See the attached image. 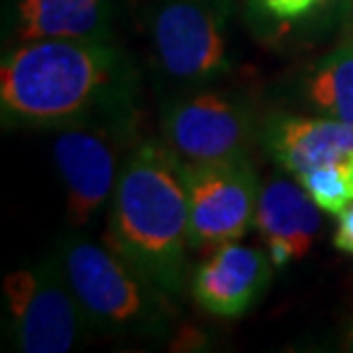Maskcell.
<instances>
[{"instance_id": "6da1fadb", "label": "cell", "mask_w": 353, "mask_h": 353, "mask_svg": "<svg viewBox=\"0 0 353 353\" xmlns=\"http://www.w3.org/2000/svg\"><path fill=\"white\" fill-rule=\"evenodd\" d=\"M138 88L112 39H34L10 46L0 65L7 126L65 129L92 119L126 122Z\"/></svg>"}, {"instance_id": "7a4b0ae2", "label": "cell", "mask_w": 353, "mask_h": 353, "mask_svg": "<svg viewBox=\"0 0 353 353\" xmlns=\"http://www.w3.org/2000/svg\"><path fill=\"white\" fill-rule=\"evenodd\" d=\"M103 241L165 296L183 289L190 211L181 161L165 143H133L110 200Z\"/></svg>"}, {"instance_id": "3957f363", "label": "cell", "mask_w": 353, "mask_h": 353, "mask_svg": "<svg viewBox=\"0 0 353 353\" xmlns=\"http://www.w3.org/2000/svg\"><path fill=\"white\" fill-rule=\"evenodd\" d=\"M58 255L88 328L117 335L161 326L165 294L105 243L67 239Z\"/></svg>"}, {"instance_id": "277c9868", "label": "cell", "mask_w": 353, "mask_h": 353, "mask_svg": "<svg viewBox=\"0 0 353 353\" xmlns=\"http://www.w3.org/2000/svg\"><path fill=\"white\" fill-rule=\"evenodd\" d=\"M230 10L232 0H154L147 30L161 74L179 85H204L228 74Z\"/></svg>"}, {"instance_id": "5b68a950", "label": "cell", "mask_w": 353, "mask_h": 353, "mask_svg": "<svg viewBox=\"0 0 353 353\" xmlns=\"http://www.w3.org/2000/svg\"><path fill=\"white\" fill-rule=\"evenodd\" d=\"M5 303L14 347L23 353H67L88 326L62 268L60 255L5 275Z\"/></svg>"}, {"instance_id": "8992f818", "label": "cell", "mask_w": 353, "mask_h": 353, "mask_svg": "<svg viewBox=\"0 0 353 353\" xmlns=\"http://www.w3.org/2000/svg\"><path fill=\"white\" fill-rule=\"evenodd\" d=\"M161 136L186 165L228 163L248 157L255 122L243 101L223 92L200 90L165 103Z\"/></svg>"}, {"instance_id": "52a82bcc", "label": "cell", "mask_w": 353, "mask_h": 353, "mask_svg": "<svg viewBox=\"0 0 353 353\" xmlns=\"http://www.w3.org/2000/svg\"><path fill=\"white\" fill-rule=\"evenodd\" d=\"M190 211V245L216 250L239 241L252 223L259 200L257 172L245 159L228 163H181Z\"/></svg>"}, {"instance_id": "ba28073f", "label": "cell", "mask_w": 353, "mask_h": 353, "mask_svg": "<svg viewBox=\"0 0 353 353\" xmlns=\"http://www.w3.org/2000/svg\"><path fill=\"white\" fill-rule=\"evenodd\" d=\"M126 122L103 126L72 124L53 140V163L65 186V209L72 228H85L112 200L122 170Z\"/></svg>"}, {"instance_id": "9c48e42d", "label": "cell", "mask_w": 353, "mask_h": 353, "mask_svg": "<svg viewBox=\"0 0 353 353\" xmlns=\"http://www.w3.org/2000/svg\"><path fill=\"white\" fill-rule=\"evenodd\" d=\"M273 264L262 250L225 243L211 250L195 268L190 292L204 312L236 319L266 294L273 278Z\"/></svg>"}, {"instance_id": "30bf717a", "label": "cell", "mask_w": 353, "mask_h": 353, "mask_svg": "<svg viewBox=\"0 0 353 353\" xmlns=\"http://www.w3.org/2000/svg\"><path fill=\"white\" fill-rule=\"evenodd\" d=\"M115 0H10L5 34L10 44L34 39H112Z\"/></svg>"}, {"instance_id": "8fae6325", "label": "cell", "mask_w": 353, "mask_h": 353, "mask_svg": "<svg viewBox=\"0 0 353 353\" xmlns=\"http://www.w3.org/2000/svg\"><path fill=\"white\" fill-rule=\"evenodd\" d=\"M319 211L301 181L278 176L259 190L255 225L275 268L307 255L321 228Z\"/></svg>"}, {"instance_id": "7c38bea8", "label": "cell", "mask_w": 353, "mask_h": 353, "mask_svg": "<svg viewBox=\"0 0 353 353\" xmlns=\"http://www.w3.org/2000/svg\"><path fill=\"white\" fill-rule=\"evenodd\" d=\"M266 150L278 165L299 176L353 157V124L335 117H278L266 131Z\"/></svg>"}, {"instance_id": "4fadbf2b", "label": "cell", "mask_w": 353, "mask_h": 353, "mask_svg": "<svg viewBox=\"0 0 353 353\" xmlns=\"http://www.w3.org/2000/svg\"><path fill=\"white\" fill-rule=\"evenodd\" d=\"M305 97L321 115L353 124V39L316 62L307 76Z\"/></svg>"}, {"instance_id": "5bb4252c", "label": "cell", "mask_w": 353, "mask_h": 353, "mask_svg": "<svg viewBox=\"0 0 353 353\" xmlns=\"http://www.w3.org/2000/svg\"><path fill=\"white\" fill-rule=\"evenodd\" d=\"M296 179L323 214L337 218L353 207V157L314 168L299 174Z\"/></svg>"}, {"instance_id": "9a60e30c", "label": "cell", "mask_w": 353, "mask_h": 353, "mask_svg": "<svg viewBox=\"0 0 353 353\" xmlns=\"http://www.w3.org/2000/svg\"><path fill=\"white\" fill-rule=\"evenodd\" d=\"M259 5L278 21H299L319 10V0H259Z\"/></svg>"}, {"instance_id": "2e32d148", "label": "cell", "mask_w": 353, "mask_h": 353, "mask_svg": "<svg viewBox=\"0 0 353 353\" xmlns=\"http://www.w3.org/2000/svg\"><path fill=\"white\" fill-rule=\"evenodd\" d=\"M333 245L344 255L353 257V207L337 216V230L333 236Z\"/></svg>"}, {"instance_id": "e0dca14e", "label": "cell", "mask_w": 353, "mask_h": 353, "mask_svg": "<svg viewBox=\"0 0 353 353\" xmlns=\"http://www.w3.org/2000/svg\"><path fill=\"white\" fill-rule=\"evenodd\" d=\"M347 3H353V0H319V10H323V7H340Z\"/></svg>"}]
</instances>
